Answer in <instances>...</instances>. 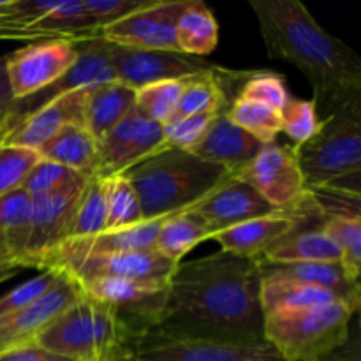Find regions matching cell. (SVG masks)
<instances>
[{
  "mask_svg": "<svg viewBox=\"0 0 361 361\" xmlns=\"http://www.w3.org/2000/svg\"><path fill=\"white\" fill-rule=\"evenodd\" d=\"M30 207L23 189L0 197V267H21L30 235Z\"/></svg>",
  "mask_w": 361,
  "mask_h": 361,
  "instance_id": "obj_24",
  "label": "cell"
},
{
  "mask_svg": "<svg viewBox=\"0 0 361 361\" xmlns=\"http://www.w3.org/2000/svg\"><path fill=\"white\" fill-rule=\"evenodd\" d=\"M74 282L81 295L109 307L126 324L130 338L140 331L154 326L159 314L164 309L166 293H168V284H159V282L106 277Z\"/></svg>",
  "mask_w": 361,
  "mask_h": 361,
  "instance_id": "obj_10",
  "label": "cell"
},
{
  "mask_svg": "<svg viewBox=\"0 0 361 361\" xmlns=\"http://www.w3.org/2000/svg\"><path fill=\"white\" fill-rule=\"evenodd\" d=\"M106 231L140 224L143 219L140 197L123 175L106 178Z\"/></svg>",
  "mask_w": 361,
  "mask_h": 361,
  "instance_id": "obj_32",
  "label": "cell"
},
{
  "mask_svg": "<svg viewBox=\"0 0 361 361\" xmlns=\"http://www.w3.org/2000/svg\"><path fill=\"white\" fill-rule=\"evenodd\" d=\"M60 277L42 298L30 307L0 319V353L35 344L39 335L48 330L81 296L76 282L59 271Z\"/></svg>",
  "mask_w": 361,
  "mask_h": 361,
  "instance_id": "obj_17",
  "label": "cell"
},
{
  "mask_svg": "<svg viewBox=\"0 0 361 361\" xmlns=\"http://www.w3.org/2000/svg\"><path fill=\"white\" fill-rule=\"evenodd\" d=\"M13 101L14 99L13 95H11L9 83H7V76H6V59H4L2 55L0 56V113L6 111Z\"/></svg>",
  "mask_w": 361,
  "mask_h": 361,
  "instance_id": "obj_44",
  "label": "cell"
},
{
  "mask_svg": "<svg viewBox=\"0 0 361 361\" xmlns=\"http://www.w3.org/2000/svg\"><path fill=\"white\" fill-rule=\"evenodd\" d=\"M11 4H13V0H0V16H4L9 11Z\"/></svg>",
  "mask_w": 361,
  "mask_h": 361,
  "instance_id": "obj_46",
  "label": "cell"
},
{
  "mask_svg": "<svg viewBox=\"0 0 361 361\" xmlns=\"http://www.w3.org/2000/svg\"><path fill=\"white\" fill-rule=\"evenodd\" d=\"M261 259L215 252L178 263L152 328L169 335L222 341L263 338Z\"/></svg>",
  "mask_w": 361,
  "mask_h": 361,
  "instance_id": "obj_1",
  "label": "cell"
},
{
  "mask_svg": "<svg viewBox=\"0 0 361 361\" xmlns=\"http://www.w3.org/2000/svg\"><path fill=\"white\" fill-rule=\"evenodd\" d=\"M148 0H83V6L99 28L141 9Z\"/></svg>",
  "mask_w": 361,
  "mask_h": 361,
  "instance_id": "obj_41",
  "label": "cell"
},
{
  "mask_svg": "<svg viewBox=\"0 0 361 361\" xmlns=\"http://www.w3.org/2000/svg\"><path fill=\"white\" fill-rule=\"evenodd\" d=\"M80 178H83V175H80V173L73 171V169L66 168V166L56 164V162L41 159L30 169L21 189L30 197H37L63 189L66 185ZM87 178H90V176H87Z\"/></svg>",
  "mask_w": 361,
  "mask_h": 361,
  "instance_id": "obj_39",
  "label": "cell"
},
{
  "mask_svg": "<svg viewBox=\"0 0 361 361\" xmlns=\"http://www.w3.org/2000/svg\"><path fill=\"white\" fill-rule=\"evenodd\" d=\"M122 175L140 197L145 221L190 210L233 176L222 166L178 148H162Z\"/></svg>",
  "mask_w": 361,
  "mask_h": 361,
  "instance_id": "obj_3",
  "label": "cell"
},
{
  "mask_svg": "<svg viewBox=\"0 0 361 361\" xmlns=\"http://www.w3.org/2000/svg\"><path fill=\"white\" fill-rule=\"evenodd\" d=\"M78 44L67 39H44L4 55L14 101L30 97L62 78L80 59Z\"/></svg>",
  "mask_w": 361,
  "mask_h": 361,
  "instance_id": "obj_9",
  "label": "cell"
},
{
  "mask_svg": "<svg viewBox=\"0 0 361 361\" xmlns=\"http://www.w3.org/2000/svg\"><path fill=\"white\" fill-rule=\"evenodd\" d=\"M236 97L261 102L281 111L291 95L281 74L274 71H252V73H245Z\"/></svg>",
  "mask_w": 361,
  "mask_h": 361,
  "instance_id": "obj_35",
  "label": "cell"
},
{
  "mask_svg": "<svg viewBox=\"0 0 361 361\" xmlns=\"http://www.w3.org/2000/svg\"><path fill=\"white\" fill-rule=\"evenodd\" d=\"M21 271H23V268L21 267H0V284L9 281V279L16 277V275L21 274Z\"/></svg>",
  "mask_w": 361,
  "mask_h": 361,
  "instance_id": "obj_45",
  "label": "cell"
},
{
  "mask_svg": "<svg viewBox=\"0 0 361 361\" xmlns=\"http://www.w3.org/2000/svg\"><path fill=\"white\" fill-rule=\"evenodd\" d=\"M88 88H80V90L60 95L55 101L39 108L37 111L16 123L13 129L4 133L0 143L37 150L49 137L55 136L60 129L69 123L83 126V109Z\"/></svg>",
  "mask_w": 361,
  "mask_h": 361,
  "instance_id": "obj_20",
  "label": "cell"
},
{
  "mask_svg": "<svg viewBox=\"0 0 361 361\" xmlns=\"http://www.w3.org/2000/svg\"><path fill=\"white\" fill-rule=\"evenodd\" d=\"M180 53L197 59L210 55L219 44V25L210 7L201 0H189L175 30Z\"/></svg>",
  "mask_w": 361,
  "mask_h": 361,
  "instance_id": "obj_27",
  "label": "cell"
},
{
  "mask_svg": "<svg viewBox=\"0 0 361 361\" xmlns=\"http://www.w3.org/2000/svg\"><path fill=\"white\" fill-rule=\"evenodd\" d=\"M108 55L115 80L134 90L159 81L185 80L217 67L207 59L178 51L136 49L115 44H108Z\"/></svg>",
  "mask_w": 361,
  "mask_h": 361,
  "instance_id": "obj_14",
  "label": "cell"
},
{
  "mask_svg": "<svg viewBox=\"0 0 361 361\" xmlns=\"http://www.w3.org/2000/svg\"><path fill=\"white\" fill-rule=\"evenodd\" d=\"M0 361H73L66 356L55 355L48 349L41 348L39 344L21 345V348L11 349V351L0 353Z\"/></svg>",
  "mask_w": 361,
  "mask_h": 361,
  "instance_id": "obj_42",
  "label": "cell"
},
{
  "mask_svg": "<svg viewBox=\"0 0 361 361\" xmlns=\"http://www.w3.org/2000/svg\"><path fill=\"white\" fill-rule=\"evenodd\" d=\"M130 334L109 307L81 295L35 344L73 361H127Z\"/></svg>",
  "mask_w": 361,
  "mask_h": 361,
  "instance_id": "obj_5",
  "label": "cell"
},
{
  "mask_svg": "<svg viewBox=\"0 0 361 361\" xmlns=\"http://www.w3.org/2000/svg\"><path fill=\"white\" fill-rule=\"evenodd\" d=\"M7 111V109H6ZM4 111V113H6ZM4 113H0V136H2V133H4Z\"/></svg>",
  "mask_w": 361,
  "mask_h": 361,
  "instance_id": "obj_47",
  "label": "cell"
},
{
  "mask_svg": "<svg viewBox=\"0 0 361 361\" xmlns=\"http://www.w3.org/2000/svg\"><path fill=\"white\" fill-rule=\"evenodd\" d=\"M235 176L257 190L275 210L298 212L316 204L293 145H267Z\"/></svg>",
  "mask_w": 361,
  "mask_h": 361,
  "instance_id": "obj_8",
  "label": "cell"
},
{
  "mask_svg": "<svg viewBox=\"0 0 361 361\" xmlns=\"http://www.w3.org/2000/svg\"><path fill=\"white\" fill-rule=\"evenodd\" d=\"M176 267L178 264L162 257L155 250H145V252L74 257V259H67L56 264L53 270L62 271L74 281H90V279L106 277L168 284Z\"/></svg>",
  "mask_w": 361,
  "mask_h": 361,
  "instance_id": "obj_16",
  "label": "cell"
},
{
  "mask_svg": "<svg viewBox=\"0 0 361 361\" xmlns=\"http://www.w3.org/2000/svg\"><path fill=\"white\" fill-rule=\"evenodd\" d=\"M261 275L263 277H277L286 281L300 282V284L316 286L335 293L348 305L360 310L361 286L345 271L342 263H286L270 264L261 261Z\"/></svg>",
  "mask_w": 361,
  "mask_h": 361,
  "instance_id": "obj_22",
  "label": "cell"
},
{
  "mask_svg": "<svg viewBox=\"0 0 361 361\" xmlns=\"http://www.w3.org/2000/svg\"><path fill=\"white\" fill-rule=\"evenodd\" d=\"M207 240H212L210 229L190 208L166 219L157 233L155 252L178 264L190 250Z\"/></svg>",
  "mask_w": 361,
  "mask_h": 361,
  "instance_id": "obj_28",
  "label": "cell"
},
{
  "mask_svg": "<svg viewBox=\"0 0 361 361\" xmlns=\"http://www.w3.org/2000/svg\"><path fill=\"white\" fill-rule=\"evenodd\" d=\"M59 277L60 274L55 270L41 271L37 277L16 286V288L11 289L9 293L0 296V319L18 312V310L27 309L32 303L37 302L39 298H42V296L55 286Z\"/></svg>",
  "mask_w": 361,
  "mask_h": 361,
  "instance_id": "obj_40",
  "label": "cell"
},
{
  "mask_svg": "<svg viewBox=\"0 0 361 361\" xmlns=\"http://www.w3.org/2000/svg\"><path fill=\"white\" fill-rule=\"evenodd\" d=\"M261 261L270 264L342 263V252L323 229H296L271 245Z\"/></svg>",
  "mask_w": 361,
  "mask_h": 361,
  "instance_id": "obj_25",
  "label": "cell"
},
{
  "mask_svg": "<svg viewBox=\"0 0 361 361\" xmlns=\"http://www.w3.org/2000/svg\"><path fill=\"white\" fill-rule=\"evenodd\" d=\"M358 310L344 302L264 314L263 338L282 361H321L351 337Z\"/></svg>",
  "mask_w": 361,
  "mask_h": 361,
  "instance_id": "obj_4",
  "label": "cell"
},
{
  "mask_svg": "<svg viewBox=\"0 0 361 361\" xmlns=\"http://www.w3.org/2000/svg\"><path fill=\"white\" fill-rule=\"evenodd\" d=\"M267 145L254 140L249 133L240 129L238 126L231 122L222 111L217 118L214 120L212 127L201 143L192 148V154L200 159L214 164L222 166L228 169L233 176L238 175L252 159L259 154Z\"/></svg>",
  "mask_w": 361,
  "mask_h": 361,
  "instance_id": "obj_21",
  "label": "cell"
},
{
  "mask_svg": "<svg viewBox=\"0 0 361 361\" xmlns=\"http://www.w3.org/2000/svg\"><path fill=\"white\" fill-rule=\"evenodd\" d=\"M78 48H80V59L62 78H59L55 83L48 85L30 97L11 102L7 111L4 113V133L13 129L16 123H20L21 120L27 118L28 115L37 111L48 102L55 101L60 95L80 90V88L97 87V85L115 81V74H113L111 63H109L108 42L102 39H95V41L80 42Z\"/></svg>",
  "mask_w": 361,
  "mask_h": 361,
  "instance_id": "obj_13",
  "label": "cell"
},
{
  "mask_svg": "<svg viewBox=\"0 0 361 361\" xmlns=\"http://www.w3.org/2000/svg\"><path fill=\"white\" fill-rule=\"evenodd\" d=\"M87 180V176H83L55 192L30 197V235L21 261L25 270H41L46 257L69 238L74 208Z\"/></svg>",
  "mask_w": 361,
  "mask_h": 361,
  "instance_id": "obj_12",
  "label": "cell"
},
{
  "mask_svg": "<svg viewBox=\"0 0 361 361\" xmlns=\"http://www.w3.org/2000/svg\"><path fill=\"white\" fill-rule=\"evenodd\" d=\"M296 155L309 189L361 176V97L324 116Z\"/></svg>",
  "mask_w": 361,
  "mask_h": 361,
  "instance_id": "obj_6",
  "label": "cell"
},
{
  "mask_svg": "<svg viewBox=\"0 0 361 361\" xmlns=\"http://www.w3.org/2000/svg\"><path fill=\"white\" fill-rule=\"evenodd\" d=\"M321 361H361L358 334L355 331V335H351L349 341L341 349H337V351L331 353L330 356Z\"/></svg>",
  "mask_w": 361,
  "mask_h": 361,
  "instance_id": "obj_43",
  "label": "cell"
},
{
  "mask_svg": "<svg viewBox=\"0 0 361 361\" xmlns=\"http://www.w3.org/2000/svg\"><path fill=\"white\" fill-rule=\"evenodd\" d=\"M41 159L56 162L83 176H92L97 166V140L81 123H69L42 147L37 148Z\"/></svg>",
  "mask_w": 361,
  "mask_h": 361,
  "instance_id": "obj_26",
  "label": "cell"
},
{
  "mask_svg": "<svg viewBox=\"0 0 361 361\" xmlns=\"http://www.w3.org/2000/svg\"><path fill=\"white\" fill-rule=\"evenodd\" d=\"M127 361H282V358L264 338L222 341L180 337L148 328L130 338Z\"/></svg>",
  "mask_w": 361,
  "mask_h": 361,
  "instance_id": "obj_7",
  "label": "cell"
},
{
  "mask_svg": "<svg viewBox=\"0 0 361 361\" xmlns=\"http://www.w3.org/2000/svg\"><path fill=\"white\" fill-rule=\"evenodd\" d=\"M337 302H344V300L338 298L335 293L316 288V286L300 284V282L277 277H263L261 281V307L264 314L281 309H309V307Z\"/></svg>",
  "mask_w": 361,
  "mask_h": 361,
  "instance_id": "obj_29",
  "label": "cell"
},
{
  "mask_svg": "<svg viewBox=\"0 0 361 361\" xmlns=\"http://www.w3.org/2000/svg\"><path fill=\"white\" fill-rule=\"evenodd\" d=\"M342 252V267L355 281L361 277V219L330 217L321 226Z\"/></svg>",
  "mask_w": 361,
  "mask_h": 361,
  "instance_id": "obj_34",
  "label": "cell"
},
{
  "mask_svg": "<svg viewBox=\"0 0 361 361\" xmlns=\"http://www.w3.org/2000/svg\"><path fill=\"white\" fill-rule=\"evenodd\" d=\"M226 116L263 145L275 143L281 134V111L261 102L236 97L226 109Z\"/></svg>",
  "mask_w": 361,
  "mask_h": 361,
  "instance_id": "obj_31",
  "label": "cell"
},
{
  "mask_svg": "<svg viewBox=\"0 0 361 361\" xmlns=\"http://www.w3.org/2000/svg\"><path fill=\"white\" fill-rule=\"evenodd\" d=\"M41 161L37 150L0 143V197L21 189L30 169Z\"/></svg>",
  "mask_w": 361,
  "mask_h": 361,
  "instance_id": "obj_37",
  "label": "cell"
},
{
  "mask_svg": "<svg viewBox=\"0 0 361 361\" xmlns=\"http://www.w3.org/2000/svg\"><path fill=\"white\" fill-rule=\"evenodd\" d=\"M321 126L314 101L291 97L281 109V133L293 141V147L300 148L312 140Z\"/></svg>",
  "mask_w": 361,
  "mask_h": 361,
  "instance_id": "obj_36",
  "label": "cell"
},
{
  "mask_svg": "<svg viewBox=\"0 0 361 361\" xmlns=\"http://www.w3.org/2000/svg\"><path fill=\"white\" fill-rule=\"evenodd\" d=\"M162 148L164 130L161 123L147 118L133 108L122 122L116 123L101 141H97V166L94 175L101 178L122 175Z\"/></svg>",
  "mask_w": 361,
  "mask_h": 361,
  "instance_id": "obj_15",
  "label": "cell"
},
{
  "mask_svg": "<svg viewBox=\"0 0 361 361\" xmlns=\"http://www.w3.org/2000/svg\"><path fill=\"white\" fill-rule=\"evenodd\" d=\"M185 81L187 78L185 80L159 81V83L137 88L134 108L147 118L164 126L175 115Z\"/></svg>",
  "mask_w": 361,
  "mask_h": 361,
  "instance_id": "obj_33",
  "label": "cell"
},
{
  "mask_svg": "<svg viewBox=\"0 0 361 361\" xmlns=\"http://www.w3.org/2000/svg\"><path fill=\"white\" fill-rule=\"evenodd\" d=\"M312 217H321V212L317 210L316 204L298 212L275 210L274 214L250 219L242 224L224 229L212 236V240L221 245L222 252L247 257V259H261L271 245L281 242L296 229H302V226Z\"/></svg>",
  "mask_w": 361,
  "mask_h": 361,
  "instance_id": "obj_18",
  "label": "cell"
},
{
  "mask_svg": "<svg viewBox=\"0 0 361 361\" xmlns=\"http://www.w3.org/2000/svg\"><path fill=\"white\" fill-rule=\"evenodd\" d=\"M270 59L291 63L310 83L314 104L334 113L361 97V59L328 34L300 0H250Z\"/></svg>",
  "mask_w": 361,
  "mask_h": 361,
  "instance_id": "obj_2",
  "label": "cell"
},
{
  "mask_svg": "<svg viewBox=\"0 0 361 361\" xmlns=\"http://www.w3.org/2000/svg\"><path fill=\"white\" fill-rule=\"evenodd\" d=\"M136 90L120 81L88 88L83 109V127L101 141L134 108Z\"/></svg>",
  "mask_w": 361,
  "mask_h": 361,
  "instance_id": "obj_23",
  "label": "cell"
},
{
  "mask_svg": "<svg viewBox=\"0 0 361 361\" xmlns=\"http://www.w3.org/2000/svg\"><path fill=\"white\" fill-rule=\"evenodd\" d=\"M221 113H203V115L171 118L162 126L164 130V148H178L190 152L201 143L214 120Z\"/></svg>",
  "mask_w": 361,
  "mask_h": 361,
  "instance_id": "obj_38",
  "label": "cell"
},
{
  "mask_svg": "<svg viewBox=\"0 0 361 361\" xmlns=\"http://www.w3.org/2000/svg\"><path fill=\"white\" fill-rule=\"evenodd\" d=\"M106 178L90 176L74 208L69 238H90L106 231Z\"/></svg>",
  "mask_w": 361,
  "mask_h": 361,
  "instance_id": "obj_30",
  "label": "cell"
},
{
  "mask_svg": "<svg viewBox=\"0 0 361 361\" xmlns=\"http://www.w3.org/2000/svg\"><path fill=\"white\" fill-rule=\"evenodd\" d=\"M187 4L189 0H148L141 9L102 27L99 39L126 48L180 53L175 30Z\"/></svg>",
  "mask_w": 361,
  "mask_h": 361,
  "instance_id": "obj_11",
  "label": "cell"
},
{
  "mask_svg": "<svg viewBox=\"0 0 361 361\" xmlns=\"http://www.w3.org/2000/svg\"><path fill=\"white\" fill-rule=\"evenodd\" d=\"M212 236L236 224L274 214L275 208L243 180L231 176L192 208Z\"/></svg>",
  "mask_w": 361,
  "mask_h": 361,
  "instance_id": "obj_19",
  "label": "cell"
}]
</instances>
